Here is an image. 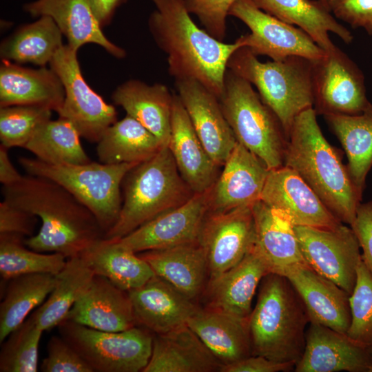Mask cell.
I'll return each instance as SVG.
<instances>
[{"mask_svg":"<svg viewBox=\"0 0 372 372\" xmlns=\"http://www.w3.org/2000/svg\"><path fill=\"white\" fill-rule=\"evenodd\" d=\"M3 200L35 216L38 232L24 243L43 253L80 256L105 234L94 214L63 187L48 178L28 174L2 187Z\"/></svg>","mask_w":372,"mask_h":372,"instance_id":"6da1fadb","label":"cell"},{"mask_svg":"<svg viewBox=\"0 0 372 372\" xmlns=\"http://www.w3.org/2000/svg\"><path fill=\"white\" fill-rule=\"evenodd\" d=\"M151 1L156 8L148 27L167 55L169 74L175 80H196L219 99L228 61L236 50L245 47L240 37L232 43L215 39L194 22L184 0Z\"/></svg>","mask_w":372,"mask_h":372,"instance_id":"7a4b0ae2","label":"cell"},{"mask_svg":"<svg viewBox=\"0 0 372 372\" xmlns=\"http://www.w3.org/2000/svg\"><path fill=\"white\" fill-rule=\"evenodd\" d=\"M313 107L294 119L285 147L283 165L298 173L342 223L354 222L363 193L354 183L343 152L325 138Z\"/></svg>","mask_w":372,"mask_h":372,"instance_id":"3957f363","label":"cell"},{"mask_svg":"<svg viewBox=\"0 0 372 372\" xmlns=\"http://www.w3.org/2000/svg\"><path fill=\"white\" fill-rule=\"evenodd\" d=\"M309 317L299 294L284 275L262 280L248 319L251 355L295 364L305 347Z\"/></svg>","mask_w":372,"mask_h":372,"instance_id":"277c9868","label":"cell"},{"mask_svg":"<svg viewBox=\"0 0 372 372\" xmlns=\"http://www.w3.org/2000/svg\"><path fill=\"white\" fill-rule=\"evenodd\" d=\"M118 218L105 234L119 239L154 218L189 200L194 192L183 180L167 145L125 176Z\"/></svg>","mask_w":372,"mask_h":372,"instance_id":"5b68a950","label":"cell"},{"mask_svg":"<svg viewBox=\"0 0 372 372\" xmlns=\"http://www.w3.org/2000/svg\"><path fill=\"white\" fill-rule=\"evenodd\" d=\"M313 60L299 56L261 62L247 47H242L230 57L227 69L257 88L289 139L295 118L313 107Z\"/></svg>","mask_w":372,"mask_h":372,"instance_id":"8992f818","label":"cell"},{"mask_svg":"<svg viewBox=\"0 0 372 372\" xmlns=\"http://www.w3.org/2000/svg\"><path fill=\"white\" fill-rule=\"evenodd\" d=\"M18 162L28 174L48 178L67 189L94 214L105 234L118 218L123 180L139 164L91 161L79 165H53L25 156L19 157Z\"/></svg>","mask_w":372,"mask_h":372,"instance_id":"52a82bcc","label":"cell"},{"mask_svg":"<svg viewBox=\"0 0 372 372\" xmlns=\"http://www.w3.org/2000/svg\"><path fill=\"white\" fill-rule=\"evenodd\" d=\"M218 100L237 141L261 159L269 169L282 166L288 138L279 119L252 85L227 69Z\"/></svg>","mask_w":372,"mask_h":372,"instance_id":"ba28073f","label":"cell"},{"mask_svg":"<svg viewBox=\"0 0 372 372\" xmlns=\"http://www.w3.org/2000/svg\"><path fill=\"white\" fill-rule=\"evenodd\" d=\"M58 329L94 372H143L151 357L153 333L140 326L110 332L64 320Z\"/></svg>","mask_w":372,"mask_h":372,"instance_id":"9c48e42d","label":"cell"},{"mask_svg":"<svg viewBox=\"0 0 372 372\" xmlns=\"http://www.w3.org/2000/svg\"><path fill=\"white\" fill-rule=\"evenodd\" d=\"M77 52L64 44L49 63L65 90V99L57 114L71 122L81 138L97 143L105 131L117 121V113L112 105L106 103L87 83Z\"/></svg>","mask_w":372,"mask_h":372,"instance_id":"30bf717a","label":"cell"},{"mask_svg":"<svg viewBox=\"0 0 372 372\" xmlns=\"http://www.w3.org/2000/svg\"><path fill=\"white\" fill-rule=\"evenodd\" d=\"M312 82L317 115L359 114L371 103L362 71L337 46L313 61Z\"/></svg>","mask_w":372,"mask_h":372,"instance_id":"8fae6325","label":"cell"},{"mask_svg":"<svg viewBox=\"0 0 372 372\" xmlns=\"http://www.w3.org/2000/svg\"><path fill=\"white\" fill-rule=\"evenodd\" d=\"M305 262L349 296L362 259L358 240L349 226L335 228L295 226Z\"/></svg>","mask_w":372,"mask_h":372,"instance_id":"7c38bea8","label":"cell"},{"mask_svg":"<svg viewBox=\"0 0 372 372\" xmlns=\"http://www.w3.org/2000/svg\"><path fill=\"white\" fill-rule=\"evenodd\" d=\"M229 15L242 21L250 30L249 34L240 37L245 47L256 56H267L273 61L299 56L314 61L325 54L302 30L265 12L252 0H237Z\"/></svg>","mask_w":372,"mask_h":372,"instance_id":"4fadbf2b","label":"cell"},{"mask_svg":"<svg viewBox=\"0 0 372 372\" xmlns=\"http://www.w3.org/2000/svg\"><path fill=\"white\" fill-rule=\"evenodd\" d=\"M198 242L205 253L209 279L237 265L255 243L252 206L225 212L208 211Z\"/></svg>","mask_w":372,"mask_h":372,"instance_id":"5bb4252c","label":"cell"},{"mask_svg":"<svg viewBox=\"0 0 372 372\" xmlns=\"http://www.w3.org/2000/svg\"><path fill=\"white\" fill-rule=\"evenodd\" d=\"M209 189L194 193L184 204L154 218L118 240L136 254L198 242L209 211Z\"/></svg>","mask_w":372,"mask_h":372,"instance_id":"9a60e30c","label":"cell"},{"mask_svg":"<svg viewBox=\"0 0 372 372\" xmlns=\"http://www.w3.org/2000/svg\"><path fill=\"white\" fill-rule=\"evenodd\" d=\"M260 200L288 216L295 226L335 228L342 223L291 168L270 169Z\"/></svg>","mask_w":372,"mask_h":372,"instance_id":"2e32d148","label":"cell"},{"mask_svg":"<svg viewBox=\"0 0 372 372\" xmlns=\"http://www.w3.org/2000/svg\"><path fill=\"white\" fill-rule=\"evenodd\" d=\"M270 169L237 141L223 169L209 189V212H225L252 206L260 200Z\"/></svg>","mask_w":372,"mask_h":372,"instance_id":"e0dca14e","label":"cell"},{"mask_svg":"<svg viewBox=\"0 0 372 372\" xmlns=\"http://www.w3.org/2000/svg\"><path fill=\"white\" fill-rule=\"evenodd\" d=\"M372 362L368 346L347 334L316 322L306 332L303 354L296 372H369Z\"/></svg>","mask_w":372,"mask_h":372,"instance_id":"ac0fdd59","label":"cell"},{"mask_svg":"<svg viewBox=\"0 0 372 372\" xmlns=\"http://www.w3.org/2000/svg\"><path fill=\"white\" fill-rule=\"evenodd\" d=\"M178 95L206 151L223 166L237 143L218 97L194 79L176 80Z\"/></svg>","mask_w":372,"mask_h":372,"instance_id":"d6986e66","label":"cell"},{"mask_svg":"<svg viewBox=\"0 0 372 372\" xmlns=\"http://www.w3.org/2000/svg\"><path fill=\"white\" fill-rule=\"evenodd\" d=\"M280 274L289 279L299 294L310 322L347 334L351 312L349 295L344 290L306 262L287 267Z\"/></svg>","mask_w":372,"mask_h":372,"instance_id":"ffe728a7","label":"cell"},{"mask_svg":"<svg viewBox=\"0 0 372 372\" xmlns=\"http://www.w3.org/2000/svg\"><path fill=\"white\" fill-rule=\"evenodd\" d=\"M271 272L268 264L254 245L237 265L209 279L202 296L205 307L248 320L256 289L263 278Z\"/></svg>","mask_w":372,"mask_h":372,"instance_id":"44dd1931","label":"cell"},{"mask_svg":"<svg viewBox=\"0 0 372 372\" xmlns=\"http://www.w3.org/2000/svg\"><path fill=\"white\" fill-rule=\"evenodd\" d=\"M128 292L137 326L164 333L187 325L199 307L196 302L154 275Z\"/></svg>","mask_w":372,"mask_h":372,"instance_id":"7402d4cb","label":"cell"},{"mask_svg":"<svg viewBox=\"0 0 372 372\" xmlns=\"http://www.w3.org/2000/svg\"><path fill=\"white\" fill-rule=\"evenodd\" d=\"M65 320L110 332L122 331L137 326L128 292L106 278L95 274Z\"/></svg>","mask_w":372,"mask_h":372,"instance_id":"603a6c76","label":"cell"},{"mask_svg":"<svg viewBox=\"0 0 372 372\" xmlns=\"http://www.w3.org/2000/svg\"><path fill=\"white\" fill-rule=\"evenodd\" d=\"M167 146L180 176L194 193L204 192L211 187L219 175L220 167L200 141L178 94L174 95Z\"/></svg>","mask_w":372,"mask_h":372,"instance_id":"cb8c5ba5","label":"cell"},{"mask_svg":"<svg viewBox=\"0 0 372 372\" xmlns=\"http://www.w3.org/2000/svg\"><path fill=\"white\" fill-rule=\"evenodd\" d=\"M23 10L33 17H51L78 51L83 45L94 43L117 59L125 56V50L111 42L103 34L89 0H36L25 3Z\"/></svg>","mask_w":372,"mask_h":372,"instance_id":"d4e9b609","label":"cell"},{"mask_svg":"<svg viewBox=\"0 0 372 372\" xmlns=\"http://www.w3.org/2000/svg\"><path fill=\"white\" fill-rule=\"evenodd\" d=\"M64 99L62 82L50 68L44 66L33 69L2 60L0 66V107L39 106L57 113Z\"/></svg>","mask_w":372,"mask_h":372,"instance_id":"484cf974","label":"cell"},{"mask_svg":"<svg viewBox=\"0 0 372 372\" xmlns=\"http://www.w3.org/2000/svg\"><path fill=\"white\" fill-rule=\"evenodd\" d=\"M155 275L196 302L209 280L205 253L199 242L138 253Z\"/></svg>","mask_w":372,"mask_h":372,"instance_id":"4316f807","label":"cell"},{"mask_svg":"<svg viewBox=\"0 0 372 372\" xmlns=\"http://www.w3.org/2000/svg\"><path fill=\"white\" fill-rule=\"evenodd\" d=\"M187 325L222 367L251 355L248 320L205 307H199Z\"/></svg>","mask_w":372,"mask_h":372,"instance_id":"83f0119b","label":"cell"},{"mask_svg":"<svg viewBox=\"0 0 372 372\" xmlns=\"http://www.w3.org/2000/svg\"><path fill=\"white\" fill-rule=\"evenodd\" d=\"M222 365L195 333L185 325L153 333L150 359L143 372H214Z\"/></svg>","mask_w":372,"mask_h":372,"instance_id":"f1b7e54d","label":"cell"},{"mask_svg":"<svg viewBox=\"0 0 372 372\" xmlns=\"http://www.w3.org/2000/svg\"><path fill=\"white\" fill-rule=\"evenodd\" d=\"M174 95L161 83L147 84L128 80L118 85L112 94L119 105L150 131L163 145H168L171 135Z\"/></svg>","mask_w":372,"mask_h":372,"instance_id":"f546056e","label":"cell"},{"mask_svg":"<svg viewBox=\"0 0 372 372\" xmlns=\"http://www.w3.org/2000/svg\"><path fill=\"white\" fill-rule=\"evenodd\" d=\"M255 225L254 246L268 264L271 271L304 263L295 225L283 213L262 200L252 205Z\"/></svg>","mask_w":372,"mask_h":372,"instance_id":"4dcf8cb0","label":"cell"},{"mask_svg":"<svg viewBox=\"0 0 372 372\" xmlns=\"http://www.w3.org/2000/svg\"><path fill=\"white\" fill-rule=\"evenodd\" d=\"M265 12L305 32L325 52L336 45L329 32L346 44L353 41L352 33L342 25L327 6L320 0H252Z\"/></svg>","mask_w":372,"mask_h":372,"instance_id":"1f68e13d","label":"cell"},{"mask_svg":"<svg viewBox=\"0 0 372 372\" xmlns=\"http://www.w3.org/2000/svg\"><path fill=\"white\" fill-rule=\"evenodd\" d=\"M80 256L95 275L126 291L143 286L155 275L144 259L118 239L103 238Z\"/></svg>","mask_w":372,"mask_h":372,"instance_id":"d6a6232c","label":"cell"},{"mask_svg":"<svg viewBox=\"0 0 372 372\" xmlns=\"http://www.w3.org/2000/svg\"><path fill=\"white\" fill-rule=\"evenodd\" d=\"M96 144L99 162L105 164L141 163L165 146L129 115L111 125Z\"/></svg>","mask_w":372,"mask_h":372,"instance_id":"836d02e7","label":"cell"},{"mask_svg":"<svg viewBox=\"0 0 372 372\" xmlns=\"http://www.w3.org/2000/svg\"><path fill=\"white\" fill-rule=\"evenodd\" d=\"M323 116L347 154V165L354 183L363 193L372 167V103L359 114Z\"/></svg>","mask_w":372,"mask_h":372,"instance_id":"e575fe53","label":"cell"},{"mask_svg":"<svg viewBox=\"0 0 372 372\" xmlns=\"http://www.w3.org/2000/svg\"><path fill=\"white\" fill-rule=\"evenodd\" d=\"M63 34L48 16L19 27L0 45L2 60L20 63H32L40 67L49 64L64 45Z\"/></svg>","mask_w":372,"mask_h":372,"instance_id":"d590c367","label":"cell"},{"mask_svg":"<svg viewBox=\"0 0 372 372\" xmlns=\"http://www.w3.org/2000/svg\"><path fill=\"white\" fill-rule=\"evenodd\" d=\"M94 272L81 256L67 259L63 269L56 275V282L52 291L31 315L38 327L49 331L58 327L90 286Z\"/></svg>","mask_w":372,"mask_h":372,"instance_id":"8d00e7d4","label":"cell"},{"mask_svg":"<svg viewBox=\"0 0 372 372\" xmlns=\"http://www.w3.org/2000/svg\"><path fill=\"white\" fill-rule=\"evenodd\" d=\"M8 281L0 304V342L23 323L30 311L48 297L56 277L48 273H31Z\"/></svg>","mask_w":372,"mask_h":372,"instance_id":"74e56055","label":"cell"},{"mask_svg":"<svg viewBox=\"0 0 372 372\" xmlns=\"http://www.w3.org/2000/svg\"><path fill=\"white\" fill-rule=\"evenodd\" d=\"M81 136L69 121L59 117L41 125L25 149L35 158L53 165H79L91 161L81 143Z\"/></svg>","mask_w":372,"mask_h":372,"instance_id":"f35d334b","label":"cell"},{"mask_svg":"<svg viewBox=\"0 0 372 372\" xmlns=\"http://www.w3.org/2000/svg\"><path fill=\"white\" fill-rule=\"evenodd\" d=\"M18 234H0V274L4 280L31 273L57 275L65 267L67 258L60 253L34 251Z\"/></svg>","mask_w":372,"mask_h":372,"instance_id":"ab89813d","label":"cell"},{"mask_svg":"<svg viewBox=\"0 0 372 372\" xmlns=\"http://www.w3.org/2000/svg\"><path fill=\"white\" fill-rule=\"evenodd\" d=\"M42 333L32 316L12 331L1 342L0 371L37 372Z\"/></svg>","mask_w":372,"mask_h":372,"instance_id":"60d3db41","label":"cell"},{"mask_svg":"<svg viewBox=\"0 0 372 372\" xmlns=\"http://www.w3.org/2000/svg\"><path fill=\"white\" fill-rule=\"evenodd\" d=\"M52 112L39 106L1 107V145L8 149L14 147L25 148L37 129L51 119Z\"/></svg>","mask_w":372,"mask_h":372,"instance_id":"b9f144b4","label":"cell"},{"mask_svg":"<svg viewBox=\"0 0 372 372\" xmlns=\"http://www.w3.org/2000/svg\"><path fill=\"white\" fill-rule=\"evenodd\" d=\"M351 323L347 333L353 340L366 346L372 344V274L362 259L356 282L349 296Z\"/></svg>","mask_w":372,"mask_h":372,"instance_id":"7bdbcfd3","label":"cell"},{"mask_svg":"<svg viewBox=\"0 0 372 372\" xmlns=\"http://www.w3.org/2000/svg\"><path fill=\"white\" fill-rule=\"evenodd\" d=\"M236 1L184 0V3L189 12L198 17L211 36L223 41L226 35V19Z\"/></svg>","mask_w":372,"mask_h":372,"instance_id":"ee69618b","label":"cell"},{"mask_svg":"<svg viewBox=\"0 0 372 372\" xmlns=\"http://www.w3.org/2000/svg\"><path fill=\"white\" fill-rule=\"evenodd\" d=\"M43 360V372H94L82 357L61 336H52Z\"/></svg>","mask_w":372,"mask_h":372,"instance_id":"f6af8a7d","label":"cell"},{"mask_svg":"<svg viewBox=\"0 0 372 372\" xmlns=\"http://www.w3.org/2000/svg\"><path fill=\"white\" fill-rule=\"evenodd\" d=\"M328 6L336 19L372 35V0H329Z\"/></svg>","mask_w":372,"mask_h":372,"instance_id":"bcb514c9","label":"cell"},{"mask_svg":"<svg viewBox=\"0 0 372 372\" xmlns=\"http://www.w3.org/2000/svg\"><path fill=\"white\" fill-rule=\"evenodd\" d=\"M39 218L16 205L3 200L0 203V234L33 236Z\"/></svg>","mask_w":372,"mask_h":372,"instance_id":"7dc6e473","label":"cell"},{"mask_svg":"<svg viewBox=\"0 0 372 372\" xmlns=\"http://www.w3.org/2000/svg\"><path fill=\"white\" fill-rule=\"evenodd\" d=\"M362 250V259L372 274V201L361 203L356 217L350 226Z\"/></svg>","mask_w":372,"mask_h":372,"instance_id":"c3c4849f","label":"cell"},{"mask_svg":"<svg viewBox=\"0 0 372 372\" xmlns=\"http://www.w3.org/2000/svg\"><path fill=\"white\" fill-rule=\"evenodd\" d=\"M295 365L291 362H279L262 355H251L223 366L220 372H289L294 371Z\"/></svg>","mask_w":372,"mask_h":372,"instance_id":"681fc988","label":"cell"},{"mask_svg":"<svg viewBox=\"0 0 372 372\" xmlns=\"http://www.w3.org/2000/svg\"><path fill=\"white\" fill-rule=\"evenodd\" d=\"M126 0H89L92 10L103 28L112 20L116 9Z\"/></svg>","mask_w":372,"mask_h":372,"instance_id":"f907efd6","label":"cell"},{"mask_svg":"<svg viewBox=\"0 0 372 372\" xmlns=\"http://www.w3.org/2000/svg\"><path fill=\"white\" fill-rule=\"evenodd\" d=\"M23 175L12 165L8 148L0 145V182L3 186H9L19 181Z\"/></svg>","mask_w":372,"mask_h":372,"instance_id":"816d5d0a","label":"cell"},{"mask_svg":"<svg viewBox=\"0 0 372 372\" xmlns=\"http://www.w3.org/2000/svg\"><path fill=\"white\" fill-rule=\"evenodd\" d=\"M369 353H370L371 359V362H372V344L371 346H369ZM369 372H372V366L370 369Z\"/></svg>","mask_w":372,"mask_h":372,"instance_id":"f5cc1de1","label":"cell"},{"mask_svg":"<svg viewBox=\"0 0 372 372\" xmlns=\"http://www.w3.org/2000/svg\"><path fill=\"white\" fill-rule=\"evenodd\" d=\"M320 1H322L324 4H325L326 6H328V3H329V0H320ZM329 8V6H328Z\"/></svg>","mask_w":372,"mask_h":372,"instance_id":"db71d44e","label":"cell"}]
</instances>
